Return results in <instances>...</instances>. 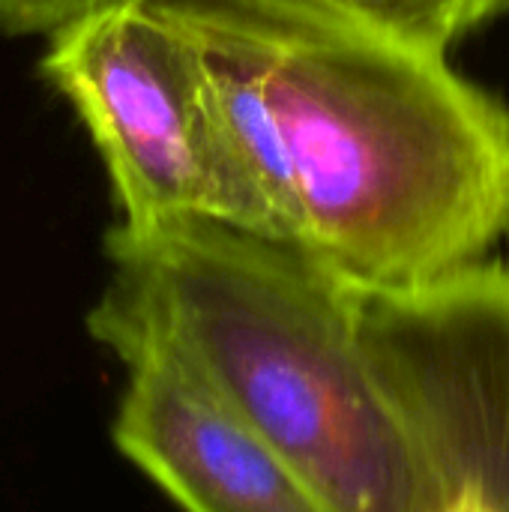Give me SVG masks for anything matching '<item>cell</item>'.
I'll return each mask as SVG.
<instances>
[{"label":"cell","instance_id":"cell-7","mask_svg":"<svg viewBox=\"0 0 509 512\" xmlns=\"http://www.w3.org/2000/svg\"><path fill=\"white\" fill-rule=\"evenodd\" d=\"M96 3L102 0H0V33L48 36Z\"/></svg>","mask_w":509,"mask_h":512},{"label":"cell","instance_id":"cell-8","mask_svg":"<svg viewBox=\"0 0 509 512\" xmlns=\"http://www.w3.org/2000/svg\"><path fill=\"white\" fill-rule=\"evenodd\" d=\"M444 512H489L486 507H480L477 501H471V498H456V501H450Z\"/></svg>","mask_w":509,"mask_h":512},{"label":"cell","instance_id":"cell-6","mask_svg":"<svg viewBox=\"0 0 509 512\" xmlns=\"http://www.w3.org/2000/svg\"><path fill=\"white\" fill-rule=\"evenodd\" d=\"M405 48L450 57L471 30L509 9V0H309Z\"/></svg>","mask_w":509,"mask_h":512},{"label":"cell","instance_id":"cell-5","mask_svg":"<svg viewBox=\"0 0 509 512\" xmlns=\"http://www.w3.org/2000/svg\"><path fill=\"white\" fill-rule=\"evenodd\" d=\"M117 450L186 512H330L303 474L198 378L159 351H126Z\"/></svg>","mask_w":509,"mask_h":512},{"label":"cell","instance_id":"cell-1","mask_svg":"<svg viewBox=\"0 0 509 512\" xmlns=\"http://www.w3.org/2000/svg\"><path fill=\"white\" fill-rule=\"evenodd\" d=\"M198 57L252 231L354 291H411L509 231V105L309 0H150Z\"/></svg>","mask_w":509,"mask_h":512},{"label":"cell","instance_id":"cell-2","mask_svg":"<svg viewBox=\"0 0 509 512\" xmlns=\"http://www.w3.org/2000/svg\"><path fill=\"white\" fill-rule=\"evenodd\" d=\"M87 312L114 357L159 351L276 447L330 512H444L366 339L360 291L258 234L186 219L105 234Z\"/></svg>","mask_w":509,"mask_h":512},{"label":"cell","instance_id":"cell-3","mask_svg":"<svg viewBox=\"0 0 509 512\" xmlns=\"http://www.w3.org/2000/svg\"><path fill=\"white\" fill-rule=\"evenodd\" d=\"M39 72L90 132L120 225L210 219L252 231L198 57L150 0H102L75 15L48 33Z\"/></svg>","mask_w":509,"mask_h":512},{"label":"cell","instance_id":"cell-4","mask_svg":"<svg viewBox=\"0 0 509 512\" xmlns=\"http://www.w3.org/2000/svg\"><path fill=\"white\" fill-rule=\"evenodd\" d=\"M366 339L444 507L509 512V264L411 291H360Z\"/></svg>","mask_w":509,"mask_h":512}]
</instances>
